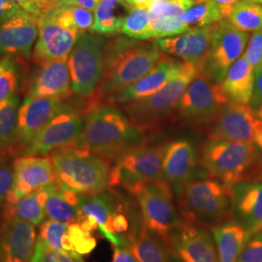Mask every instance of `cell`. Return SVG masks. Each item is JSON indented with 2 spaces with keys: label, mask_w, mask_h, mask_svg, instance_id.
Here are the masks:
<instances>
[{
  "label": "cell",
  "mask_w": 262,
  "mask_h": 262,
  "mask_svg": "<svg viewBox=\"0 0 262 262\" xmlns=\"http://www.w3.org/2000/svg\"><path fill=\"white\" fill-rule=\"evenodd\" d=\"M165 56L158 43L118 37L107 42L103 77L90 102L91 108L100 106L101 98L136 83L163 60Z\"/></svg>",
  "instance_id": "6da1fadb"
},
{
  "label": "cell",
  "mask_w": 262,
  "mask_h": 262,
  "mask_svg": "<svg viewBox=\"0 0 262 262\" xmlns=\"http://www.w3.org/2000/svg\"><path fill=\"white\" fill-rule=\"evenodd\" d=\"M145 143V134L121 110L99 106L85 114L84 129L73 145L115 161L123 152Z\"/></svg>",
  "instance_id": "7a4b0ae2"
},
{
  "label": "cell",
  "mask_w": 262,
  "mask_h": 262,
  "mask_svg": "<svg viewBox=\"0 0 262 262\" xmlns=\"http://www.w3.org/2000/svg\"><path fill=\"white\" fill-rule=\"evenodd\" d=\"M200 164L232 188L247 181H262V150L253 143L209 139L200 150Z\"/></svg>",
  "instance_id": "3957f363"
},
{
  "label": "cell",
  "mask_w": 262,
  "mask_h": 262,
  "mask_svg": "<svg viewBox=\"0 0 262 262\" xmlns=\"http://www.w3.org/2000/svg\"><path fill=\"white\" fill-rule=\"evenodd\" d=\"M59 187L82 195L103 192L111 187V161L90 150L66 146L49 155Z\"/></svg>",
  "instance_id": "277c9868"
},
{
  "label": "cell",
  "mask_w": 262,
  "mask_h": 262,
  "mask_svg": "<svg viewBox=\"0 0 262 262\" xmlns=\"http://www.w3.org/2000/svg\"><path fill=\"white\" fill-rule=\"evenodd\" d=\"M199 71L200 68L195 64L182 62L178 75L158 93L124 105L127 117L144 134L164 126L174 118L182 95Z\"/></svg>",
  "instance_id": "5b68a950"
},
{
  "label": "cell",
  "mask_w": 262,
  "mask_h": 262,
  "mask_svg": "<svg viewBox=\"0 0 262 262\" xmlns=\"http://www.w3.org/2000/svg\"><path fill=\"white\" fill-rule=\"evenodd\" d=\"M126 189L138 204L144 226L169 246L172 235L184 224L173 202L172 187L163 179L139 183Z\"/></svg>",
  "instance_id": "8992f818"
},
{
  "label": "cell",
  "mask_w": 262,
  "mask_h": 262,
  "mask_svg": "<svg viewBox=\"0 0 262 262\" xmlns=\"http://www.w3.org/2000/svg\"><path fill=\"white\" fill-rule=\"evenodd\" d=\"M230 191L217 179L192 180L179 198L181 213L187 223L219 225L230 214Z\"/></svg>",
  "instance_id": "52a82bcc"
},
{
  "label": "cell",
  "mask_w": 262,
  "mask_h": 262,
  "mask_svg": "<svg viewBox=\"0 0 262 262\" xmlns=\"http://www.w3.org/2000/svg\"><path fill=\"white\" fill-rule=\"evenodd\" d=\"M107 41L98 33L84 32L78 38L67 57L72 91L92 96L103 77Z\"/></svg>",
  "instance_id": "ba28073f"
},
{
  "label": "cell",
  "mask_w": 262,
  "mask_h": 262,
  "mask_svg": "<svg viewBox=\"0 0 262 262\" xmlns=\"http://www.w3.org/2000/svg\"><path fill=\"white\" fill-rule=\"evenodd\" d=\"M229 101L221 84H216L200 70L182 95L177 114L188 123L209 126L223 106Z\"/></svg>",
  "instance_id": "9c48e42d"
},
{
  "label": "cell",
  "mask_w": 262,
  "mask_h": 262,
  "mask_svg": "<svg viewBox=\"0 0 262 262\" xmlns=\"http://www.w3.org/2000/svg\"><path fill=\"white\" fill-rule=\"evenodd\" d=\"M166 144H141L126 150L112 165L111 187H128L149 181L163 180L162 160Z\"/></svg>",
  "instance_id": "30bf717a"
},
{
  "label": "cell",
  "mask_w": 262,
  "mask_h": 262,
  "mask_svg": "<svg viewBox=\"0 0 262 262\" xmlns=\"http://www.w3.org/2000/svg\"><path fill=\"white\" fill-rule=\"evenodd\" d=\"M249 34L235 28L228 19L213 25L211 45L201 67L216 84H222L230 66L243 54Z\"/></svg>",
  "instance_id": "8fae6325"
},
{
  "label": "cell",
  "mask_w": 262,
  "mask_h": 262,
  "mask_svg": "<svg viewBox=\"0 0 262 262\" xmlns=\"http://www.w3.org/2000/svg\"><path fill=\"white\" fill-rule=\"evenodd\" d=\"M209 126V139L253 143L262 150V120L248 104L230 100Z\"/></svg>",
  "instance_id": "7c38bea8"
},
{
  "label": "cell",
  "mask_w": 262,
  "mask_h": 262,
  "mask_svg": "<svg viewBox=\"0 0 262 262\" xmlns=\"http://www.w3.org/2000/svg\"><path fill=\"white\" fill-rule=\"evenodd\" d=\"M84 113L64 105L56 117L29 142L23 156H47L53 150L73 145L84 129Z\"/></svg>",
  "instance_id": "4fadbf2b"
},
{
  "label": "cell",
  "mask_w": 262,
  "mask_h": 262,
  "mask_svg": "<svg viewBox=\"0 0 262 262\" xmlns=\"http://www.w3.org/2000/svg\"><path fill=\"white\" fill-rule=\"evenodd\" d=\"M39 34L34 47L35 60L43 64L67 58L82 33L66 27L49 10L38 18Z\"/></svg>",
  "instance_id": "5bb4252c"
},
{
  "label": "cell",
  "mask_w": 262,
  "mask_h": 262,
  "mask_svg": "<svg viewBox=\"0 0 262 262\" xmlns=\"http://www.w3.org/2000/svg\"><path fill=\"white\" fill-rule=\"evenodd\" d=\"M56 181L52 160L48 156H21L15 159L14 183L4 206L18 203L23 197Z\"/></svg>",
  "instance_id": "9a60e30c"
},
{
  "label": "cell",
  "mask_w": 262,
  "mask_h": 262,
  "mask_svg": "<svg viewBox=\"0 0 262 262\" xmlns=\"http://www.w3.org/2000/svg\"><path fill=\"white\" fill-rule=\"evenodd\" d=\"M64 104L57 98L26 96L20 103L15 146L20 152L40 131L51 122Z\"/></svg>",
  "instance_id": "2e32d148"
},
{
  "label": "cell",
  "mask_w": 262,
  "mask_h": 262,
  "mask_svg": "<svg viewBox=\"0 0 262 262\" xmlns=\"http://www.w3.org/2000/svg\"><path fill=\"white\" fill-rule=\"evenodd\" d=\"M193 144L186 139L166 144L162 160V175L173 188L177 201L187 183L192 181L197 165Z\"/></svg>",
  "instance_id": "e0dca14e"
},
{
  "label": "cell",
  "mask_w": 262,
  "mask_h": 262,
  "mask_svg": "<svg viewBox=\"0 0 262 262\" xmlns=\"http://www.w3.org/2000/svg\"><path fill=\"white\" fill-rule=\"evenodd\" d=\"M35 225L19 219L0 224V262H30L37 241Z\"/></svg>",
  "instance_id": "ac0fdd59"
},
{
  "label": "cell",
  "mask_w": 262,
  "mask_h": 262,
  "mask_svg": "<svg viewBox=\"0 0 262 262\" xmlns=\"http://www.w3.org/2000/svg\"><path fill=\"white\" fill-rule=\"evenodd\" d=\"M169 246L183 262H219L214 238L199 225L184 222Z\"/></svg>",
  "instance_id": "d6986e66"
},
{
  "label": "cell",
  "mask_w": 262,
  "mask_h": 262,
  "mask_svg": "<svg viewBox=\"0 0 262 262\" xmlns=\"http://www.w3.org/2000/svg\"><path fill=\"white\" fill-rule=\"evenodd\" d=\"M230 214L251 234L262 231V181L242 182L231 188Z\"/></svg>",
  "instance_id": "ffe728a7"
},
{
  "label": "cell",
  "mask_w": 262,
  "mask_h": 262,
  "mask_svg": "<svg viewBox=\"0 0 262 262\" xmlns=\"http://www.w3.org/2000/svg\"><path fill=\"white\" fill-rule=\"evenodd\" d=\"M39 34L38 17L23 11L0 24V54L28 56Z\"/></svg>",
  "instance_id": "44dd1931"
},
{
  "label": "cell",
  "mask_w": 262,
  "mask_h": 262,
  "mask_svg": "<svg viewBox=\"0 0 262 262\" xmlns=\"http://www.w3.org/2000/svg\"><path fill=\"white\" fill-rule=\"evenodd\" d=\"M181 66L182 62L172 60L167 56L139 81L110 95L107 100L109 103L124 106L149 97L178 75Z\"/></svg>",
  "instance_id": "7402d4cb"
},
{
  "label": "cell",
  "mask_w": 262,
  "mask_h": 262,
  "mask_svg": "<svg viewBox=\"0 0 262 262\" xmlns=\"http://www.w3.org/2000/svg\"><path fill=\"white\" fill-rule=\"evenodd\" d=\"M213 32V25L191 28L173 37L160 39L159 49L164 53L182 58L185 62L198 66L201 70L206 58Z\"/></svg>",
  "instance_id": "603a6c76"
},
{
  "label": "cell",
  "mask_w": 262,
  "mask_h": 262,
  "mask_svg": "<svg viewBox=\"0 0 262 262\" xmlns=\"http://www.w3.org/2000/svg\"><path fill=\"white\" fill-rule=\"evenodd\" d=\"M72 92L67 58H62L42 64L29 86L28 95L63 100Z\"/></svg>",
  "instance_id": "cb8c5ba5"
},
{
  "label": "cell",
  "mask_w": 262,
  "mask_h": 262,
  "mask_svg": "<svg viewBox=\"0 0 262 262\" xmlns=\"http://www.w3.org/2000/svg\"><path fill=\"white\" fill-rule=\"evenodd\" d=\"M124 204L116 193L107 190L82 195L77 223L88 232L98 231L101 234L112 215Z\"/></svg>",
  "instance_id": "d4e9b609"
},
{
  "label": "cell",
  "mask_w": 262,
  "mask_h": 262,
  "mask_svg": "<svg viewBox=\"0 0 262 262\" xmlns=\"http://www.w3.org/2000/svg\"><path fill=\"white\" fill-rule=\"evenodd\" d=\"M189 2L190 0H156L149 8L151 38L167 37L187 31L184 15Z\"/></svg>",
  "instance_id": "484cf974"
},
{
  "label": "cell",
  "mask_w": 262,
  "mask_h": 262,
  "mask_svg": "<svg viewBox=\"0 0 262 262\" xmlns=\"http://www.w3.org/2000/svg\"><path fill=\"white\" fill-rule=\"evenodd\" d=\"M219 262H237L252 234L233 219L212 227Z\"/></svg>",
  "instance_id": "4316f807"
},
{
  "label": "cell",
  "mask_w": 262,
  "mask_h": 262,
  "mask_svg": "<svg viewBox=\"0 0 262 262\" xmlns=\"http://www.w3.org/2000/svg\"><path fill=\"white\" fill-rule=\"evenodd\" d=\"M253 66L242 57L230 66L221 85L229 100L249 104L253 95Z\"/></svg>",
  "instance_id": "83f0119b"
},
{
  "label": "cell",
  "mask_w": 262,
  "mask_h": 262,
  "mask_svg": "<svg viewBox=\"0 0 262 262\" xmlns=\"http://www.w3.org/2000/svg\"><path fill=\"white\" fill-rule=\"evenodd\" d=\"M82 194L66 190L59 187L56 181L49 185L46 215L48 219L72 224L77 223Z\"/></svg>",
  "instance_id": "f1b7e54d"
},
{
  "label": "cell",
  "mask_w": 262,
  "mask_h": 262,
  "mask_svg": "<svg viewBox=\"0 0 262 262\" xmlns=\"http://www.w3.org/2000/svg\"><path fill=\"white\" fill-rule=\"evenodd\" d=\"M126 247L138 262H171L168 245L144 225L128 239Z\"/></svg>",
  "instance_id": "f546056e"
},
{
  "label": "cell",
  "mask_w": 262,
  "mask_h": 262,
  "mask_svg": "<svg viewBox=\"0 0 262 262\" xmlns=\"http://www.w3.org/2000/svg\"><path fill=\"white\" fill-rule=\"evenodd\" d=\"M132 8L127 0H100L94 10L92 31L103 35L121 32L123 21Z\"/></svg>",
  "instance_id": "4dcf8cb0"
},
{
  "label": "cell",
  "mask_w": 262,
  "mask_h": 262,
  "mask_svg": "<svg viewBox=\"0 0 262 262\" xmlns=\"http://www.w3.org/2000/svg\"><path fill=\"white\" fill-rule=\"evenodd\" d=\"M48 193L49 185L29 193L27 196L23 197L15 205L4 206L1 219L8 220L16 217L39 226L47 216L46 202Z\"/></svg>",
  "instance_id": "1f68e13d"
},
{
  "label": "cell",
  "mask_w": 262,
  "mask_h": 262,
  "mask_svg": "<svg viewBox=\"0 0 262 262\" xmlns=\"http://www.w3.org/2000/svg\"><path fill=\"white\" fill-rule=\"evenodd\" d=\"M40 226L36 244L71 255L77 262H84L81 255L74 252L67 238L68 224L48 219Z\"/></svg>",
  "instance_id": "d6a6232c"
},
{
  "label": "cell",
  "mask_w": 262,
  "mask_h": 262,
  "mask_svg": "<svg viewBox=\"0 0 262 262\" xmlns=\"http://www.w3.org/2000/svg\"><path fill=\"white\" fill-rule=\"evenodd\" d=\"M20 99L15 94L0 101V150L15 145Z\"/></svg>",
  "instance_id": "836d02e7"
},
{
  "label": "cell",
  "mask_w": 262,
  "mask_h": 262,
  "mask_svg": "<svg viewBox=\"0 0 262 262\" xmlns=\"http://www.w3.org/2000/svg\"><path fill=\"white\" fill-rule=\"evenodd\" d=\"M222 19L221 10L214 0H190L184 15L188 29L214 25Z\"/></svg>",
  "instance_id": "e575fe53"
},
{
  "label": "cell",
  "mask_w": 262,
  "mask_h": 262,
  "mask_svg": "<svg viewBox=\"0 0 262 262\" xmlns=\"http://www.w3.org/2000/svg\"><path fill=\"white\" fill-rule=\"evenodd\" d=\"M228 20L235 28L248 31L262 29V5L252 0H240L234 4Z\"/></svg>",
  "instance_id": "d590c367"
},
{
  "label": "cell",
  "mask_w": 262,
  "mask_h": 262,
  "mask_svg": "<svg viewBox=\"0 0 262 262\" xmlns=\"http://www.w3.org/2000/svg\"><path fill=\"white\" fill-rule=\"evenodd\" d=\"M51 11L66 27L80 33L93 30L94 15L91 10L72 4H59Z\"/></svg>",
  "instance_id": "8d00e7d4"
},
{
  "label": "cell",
  "mask_w": 262,
  "mask_h": 262,
  "mask_svg": "<svg viewBox=\"0 0 262 262\" xmlns=\"http://www.w3.org/2000/svg\"><path fill=\"white\" fill-rule=\"evenodd\" d=\"M21 74V66L14 56H5L0 60V101L17 94Z\"/></svg>",
  "instance_id": "74e56055"
},
{
  "label": "cell",
  "mask_w": 262,
  "mask_h": 262,
  "mask_svg": "<svg viewBox=\"0 0 262 262\" xmlns=\"http://www.w3.org/2000/svg\"><path fill=\"white\" fill-rule=\"evenodd\" d=\"M121 32L127 37L137 40L152 39L149 8H132L123 21Z\"/></svg>",
  "instance_id": "f35d334b"
},
{
  "label": "cell",
  "mask_w": 262,
  "mask_h": 262,
  "mask_svg": "<svg viewBox=\"0 0 262 262\" xmlns=\"http://www.w3.org/2000/svg\"><path fill=\"white\" fill-rule=\"evenodd\" d=\"M67 238L74 252L81 256L90 254L96 247L93 233L85 231L78 223L68 224Z\"/></svg>",
  "instance_id": "ab89813d"
},
{
  "label": "cell",
  "mask_w": 262,
  "mask_h": 262,
  "mask_svg": "<svg viewBox=\"0 0 262 262\" xmlns=\"http://www.w3.org/2000/svg\"><path fill=\"white\" fill-rule=\"evenodd\" d=\"M15 159L9 154L0 155V216L4 209L7 194L14 183Z\"/></svg>",
  "instance_id": "60d3db41"
},
{
  "label": "cell",
  "mask_w": 262,
  "mask_h": 262,
  "mask_svg": "<svg viewBox=\"0 0 262 262\" xmlns=\"http://www.w3.org/2000/svg\"><path fill=\"white\" fill-rule=\"evenodd\" d=\"M237 262H262V231L251 236Z\"/></svg>",
  "instance_id": "b9f144b4"
},
{
  "label": "cell",
  "mask_w": 262,
  "mask_h": 262,
  "mask_svg": "<svg viewBox=\"0 0 262 262\" xmlns=\"http://www.w3.org/2000/svg\"><path fill=\"white\" fill-rule=\"evenodd\" d=\"M243 57L250 63V66H253L255 72L262 60V29L253 32Z\"/></svg>",
  "instance_id": "7bdbcfd3"
},
{
  "label": "cell",
  "mask_w": 262,
  "mask_h": 262,
  "mask_svg": "<svg viewBox=\"0 0 262 262\" xmlns=\"http://www.w3.org/2000/svg\"><path fill=\"white\" fill-rule=\"evenodd\" d=\"M30 262H77L68 253L54 249L46 248L36 244L35 250Z\"/></svg>",
  "instance_id": "ee69618b"
},
{
  "label": "cell",
  "mask_w": 262,
  "mask_h": 262,
  "mask_svg": "<svg viewBox=\"0 0 262 262\" xmlns=\"http://www.w3.org/2000/svg\"><path fill=\"white\" fill-rule=\"evenodd\" d=\"M25 10L13 0H0V24L15 17Z\"/></svg>",
  "instance_id": "f6af8a7d"
},
{
  "label": "cell",
  "mask_w": 262,
  "mask_h": 262,
  "mask_svg": "<svg viewBox=\"0 0 262 262\" xmlns=\"http://www.w3.org/2000/svg\"><path fill=\"white\" fill-rule=\"evenodd\" d=\"M262 106V70L254 74L253 95L251 99V107L257 110Z\"/></svg>",
  "instance_id": "bcb514c9"
},
{
  "label": "cell",
  "mask_w": 262,
  "mask_h": 262,
  "mask_svg": "<svg viewBox=\"0 0 262 262\" xmlns=\"http://www.w3.org/2000/svg\"><path fill=\"white\" fill-rule=\"evenodd\" d=\"M113 262H138L126 247H114Z\"/></svg>",
  "instance_id": "7dc6e473"
},
{
  "label": "cell",
  "mask_w": 262,
  "mask_h": 262,
  "mask_svg": "<svg viewBox=\"0 0 262 262\" xmlns=\"http://www.w3.org/2000/svg\"><path fill=\"white\" fill-rule=\"evenodd\" d=\"M215 4L220 7L223 19H227L229 15L231 14L232 8L238 1L240 0H214Z\"/></svg>",
  "instance_id": "c3c4849f"
},
{
  "label": "cell",
  "mask_w": 262,
  "mask_h": 262,
  "mask_svg": "<svg viewBox=\"0 0 262 262\" xmlns=\"http://www.w3.org/2000/svg\"><path fill=\"white\" fill-rule=\"evenodd\" d=\"M100 0H61L59 4H72V5H78L81 7H84L85 9L94 11L97 7ZM58 4V5H59Z\"/></svg>",
  "instance_id": "681fc988"
},
{
  "label": "cell",
  "mask_w": 262,
  "mask_h": 262,
  "mask_svg": "<svg viewBox=\"0 0 262 262\" xmlns=\"http://www.w3.org/2000/svg\"><path fill=\"white\" fill-rule=\"evenodd\" d=\"M13 1L17 3L21 9L36 16L38 18L42 15L32 0H13Z\"/></svg>",
  "instance_id": "f907efd6"
},
{
  "label": "cell",
  "mask_w": 262,
  "mask_h": 262,
  "mask_svg": "<svg viewBox=\"0 0 262 262\" xmlns=\"http://www.w3.org/2000/svg\"><path fill=\"white\" fill-rule=\"evenodd\" d=\"M32 1L41 12V14H44L49 10L54 9L61 2V0H32Z\"/></svg>",
  "instance_id": "816d5d0a"
},
{
  "label": "cell",
  "mask_w": 262,
  "mask_h": 262,
  "mask_svg": "<svg viewBox=\"0 0 262 262\" xmlns=\"http://www.w3.org/2000/svg\"><path fill=\"white\" fill-rule=\"evenodd\" d=\"M128 3L131 6L138 7V8H150V5L156 1V0H127Z\"/></svg>",
  "instance_id": "f5cc1de1"
},
{
  "label": "cell",
  "mask_w": 262,
  "mask_h": 262,
  "mask_svg": "<svg viewBox=\"0 0 262 262\" xmlns=\"http://www.w3.org/2000/svg\"><path fill=\"white\" fill-rule=\"evenodd\" d=\"M171 262H183L180 258H179L178 256H176L175 254H173L172 256H171Z\"/></svg>",
  "instance_id": "db71d44e"
},
{
  "label": "cell",
  "mask_w": 262,
  "mask_h": 262,
  "mask_svg": "<svg viewBox=\"0 0 262 262\" xmlns=\"http://www.w3.org/2000/svg\"><path fill=\"white\" fill-rule=\"evenodd\" d=\"M255 113L257 114V116L262 120V106L260 108H258L257 110H255Z\"/></svg>",
  "instance_id": "11a10c76"
},
{
  "label": "cell",
  "mask_w": 262,
  "mask_h": 262,
  "mask_svg": "<svg viewBox=\"0 0 262 262\" xmlns=\"http://www.w3.org/2000/svg\"><path fill=\"white\" fill-rule=\"evenodd\" d=\"M260 70H262V60H261V63H260V66H259V67L257 68V70L254 72V74L256 73V72H258V71H260Z\"/></svg>",
  "instance_id": "9f6ffc18"
},
{
  "label": "cell",
  "mask_w": 262,
  "mask_h": 262,
  "mask_svg": "<svg viewBox=\"0 0 262 262\" xmlns=\"http://www.w3.org/2000/svg\"><path fill=\"white\" fill-rule=\"evenodd\" d=\"M253 2H256V3H259V4H262V0H252Z\"/></svg>",
  "instance_id": "6f0895ef"
}]
</instances>
